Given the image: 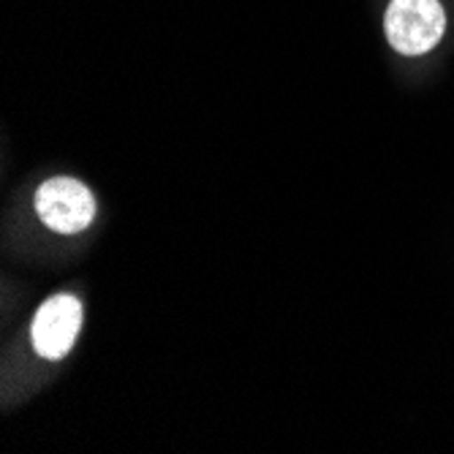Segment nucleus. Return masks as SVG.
<instances>
[{"label":"nucleus","instance_id":"obj_3","mask_svg":"<svg viewBox=\"0 0 454 454\" xmlns=\"http://www.w3.org/2000/svg\"><path fill=\"white\" fill-rule=\"evenodd\" d=\"M85 310L74 294H52L38 305L33 324H30V340L41 359H66L79 338Z\"/></svg>","mask_w":454,"mask_h":454},{"label":"nucleus","instance_id":"obj_2","mask_svg":"<svg viewBox=\"0 0 454 454\" xmlns=\"http://www.w3.org/2000/svg\"><path fill=\"white\" fill-rule=\"evenodd\" d=\"M35 213L38 221L58 234H79L96 221V196L93 191L74 177H52L35 188Z\"/></svg>","mask_w":454,"mask_h":454},{"label":"nucleus","instance_id":"obj_1","mask_svg":"<svg viewBox=\"0 0 454 454\" xmlns=\"http://www.w3.org/2000/svg\"><path fill=\"white\" fill-rule=\"evenodd\" d=\"M384 35L397 55L422 58L446 35V9L441 0H389Z\"/></svg>","mask_w":454,"mask_h":454}]
</instances>
